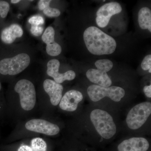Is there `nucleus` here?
Returning a JSON list of instances; mask_svg holds the SVG:
<instances>
[{"mask_svg": "<svg viewBox=\"0 0 151 151\" xmlns=\"http://www.w3.org/2000/svg\"><path fill=\"white\" fill-rule=\"evenodd\" d=\"M60 63L57 59L51 60L47 63V73L54 79V81L61 84L66 80L71 81L75 78L76 75L73 70H69L64 73H60Z\"/></svg>", "mask_w": 151, "mask_h": 151, "instance_id": "1a4fd4ad", "label": "nucleus"}, {"mask_svg": "<svg viewBox=\"0 0 151 151\" xmlns=\"http://www.w3.org/2000/svg\"><path fill=\"white\" fill-rule=\"evenodd\" d=\"M27 129L48 136H54L60 132L59 127L56 125L42 119L30 120L25 124Z\"/></svg>", "mask_w": 151, "mask_h": 151, "instance_id": "6e6552de", "label": "nucleus"}, {"mask_svg": "<svg viewBox=\"0 0 151 151\" xmlns=\"http://www.w3.org/2000/svg\"><path fill=\"white\" fill-rule=\"evenodd\" d=\"M86 76L91 82L99 86L108 87L112 85V80L107 73L97 69H89L86 71Z\"/></svg>", "mask_w": 151, "mask_h": 151, "instance_id": "4468645a", "label": "nucleus"}, {"mask_svg": "<svg viewBox=\"0 0 151 151\" xmlns=\"http://www.w3.org/2000/svg\"><path fill=\"white\" fill-rule=\"evenodd\" d=\"M138 22L141 29L151 32V11L149 8L143 7L138 13Z\"/></svg>", "mask_w": 151, "mask_h": 151, "instance_id": "dca6fc26", "label": "nucleus"}, {"mask_svg": "<svg viewBox=\"0 0 151 151\" xmlns=\"http://www.w3.org/2000/svg\"><path fill=\"white\" fill-rule=\"evenodd\" d=\"M51 2L50 0H40L38 4L39 9L40 10H44L47 7L49 6Z\"/></svg>", "mask_w": 151, "mask_h": 151, "instance_id": "b1692460", "label": "nucleus"}, {"mask_svg": "<svg viewBox=\"0 0 151 151\" xmlns=\"http://www.w3.org/2000/svg\"><path fill=\"white\" fill-rule=\"evenodd\" d=\"M143 91L144 93L147 97L149 98L151 97V85H148V86H146L144 87Z\"/></svg>", "mask_w": 151, "mask_h": 151, "instance_id": "393cba45", "label": "nucleus"}, {"mask_svg": "<svg viewBox=\"0 0 151 151\" xmlns=\"http://www.w3.org/2000/svg\"><path fill=\"white\" fill-rule=\"evenodd\" d=\"M87 94L93 102H98L104 97H108L114 102H119L125 96V91L119 86L105 87L93 84L88 87Z\"/></svg>", "mask_w": 151, "mask_h": 151, "instance_id": "39448f33", "label": "nucleus"}, {"mask_svg": "<svg viewBox=\"0 0 151 151\" xmlns=\"http://www.w3.org/2000/svg\"><path fill=\"white\" fill-rule=\"evenodd\" d=\"M150 145L143 137H133L125 140L118 145L119 151H147Z\"/></svg>", "mask_w": 151, "mask_h": 151, "instance_id": "9b49d317", "label": "nucleus"}, {"mask_svg": "<svg viewBox=\"0 0 151 151\" xmlns=\"http://www.w3.org/2000/svg\"><path fill=\"white\" fill-rule=\"evenodd\" d=\"M90 118L97 133L102 137L108 139L116 134V124L108 112L101 109H95L91 112Z\"/></svg>", "mask_w": 151, "mask_h": 151, "instance_id": "f03ea898", "label": "nucleus"}, {"mask_svg": "<svg viewBox=\"0 0 151 151\" xmlns=\"http://www.w3.org/2000/svg\"><path fill=\"white\" fill-rule=\"evenodd\" d=\"M151 113L150 102H144L135 105L127 115L126 119L127 126L131 129H138L145 124Z\"/></svg>", "mask_w": 151, "mask_h": 151, "instance_id": "423d86ee", "label": "nucleus"}, {"mask_svg": "<svg viewBox=\"0 0 151 151\" xmlns=\"http://www.w3.org/2000/svg\"><path fill=\"white\" fill-rule=\"evenodd\" d=\"M95 65L97 70L107 73L112 69L113 64L110 60L100 59L95 62Z\"/></svg>", "mask_w": 151, "mask_h": 151, "instance_id": "a211bd4d", "label": "nucleus"}, {"mask_svg": "<svg viewBox=\"0 0 151 151\" xmlns=\"http://www.w3.org/2000/svg\"><path fill=\"white\" fill-rule=\"evenodd\" d=\"M10 9L9 4L5 1H0V16L5 18Z\"/></svg>", "mask_w": 151, "mask_h": 151, "instance_id": "6ab92c4d", "label": "nucleus"}, {"mask_svg": "<svg viewBox=\"0 0 151 151\" xmlns=\"http://www.w3.org/2000/svg\"><path fill=\"white\" fill-rule=\"evenodd\" d=\"M47 145L46 142L41 138L33 139L30 146L22 145L17 151H47Z\"/></svg>", "mask_w": 151, "mask_h": 151, "instance_id": "f3484780", "label": "nucleus"}, {"mask_svg": "<svg viewBox=\"0 0 151 151\" xmlns=\"http://www.w3.org/2000/svg\"><path fill=\"white\" fill-rule=\"evenodd\" d=\"M29 23L32 25L41 26L44 24V19L40 15H35L30 18Z\"/></svg>", "mask_w": 151, "mask_h": 151, "instance_id": "412c9836", "label": "nucleus"}, {"mask_svg": "<svg viewBox=\"0 0 151 151\" xmlns=\"http://www.w3.org/2000/svg\"><path fill=\"white\" fill-rule=\"evenodd\" d=\"M20 1V0H12L11 2L12 4H17V3L19 2Z\"/></svg>", "mask_w": 151, "mask_h": 151, "instance_id": "a878e982", "label": "nucleus"}, {"mask_svg": "<svg viewBox=\"0 0 151 151\" xmlns=\"http://www.w3.org/2000/svg\"><path fill=\"white\" fill-rule=\"evenodd\" d=\"M14 90L19 94L22 108L26 111L32 110L36 102L35 87L32 82L26 79L20 80L16 84Z\"/></svg>", "mask_w": 151, "mask_h": 151, "instance_id": "20e7f679", "label": "nucleus"}, {"mask_svg": "<svg viewBox=\"0 0 151 151\" xmlns=\"http://www.w3.org/2000/svg\"><path fill=\"white\" fill-rule=\"evenodd\" d=\"M55 30L51 26L48 27L45 31L42 37L43 42L46 44V52L49 55L56 56L62 52L59 44L55 42Z\"/></svg>", "mask_w": 151, "mask_h": 151, "instance_id": "f8f14e48", "label": "nucleus"}, {"mask_svg": "<svg viewBox=\"0 0 151 151\" xmlns=\"http://www.w3.org/2000/svg\"><path fill=\"white\" fill-rule=\"evenodd\" d=\"M83 94L76 90H70L65 93L60 102V108L63 111L73 112L78 108V103L83 100Z\"/></svg>", "mask_w": 151, "mask_h": 151, "instance_id": "9d476101", "label": "nucleus"}, {"mask_svg": "<svg viewBox=\"0 0 151 151\" xmlns=\"http://www.w3.org/2000/svg\"><path fill=\"white\" fill-rule=\"evenodd\" d=\"M103 2H105V1H103Z\"/></svg>", "mask_w": 151, "mask_h": 151, "instance_id": "cd10ccee", "label": "nucleus"}, {"mask_svg": "<svg viewBox=\"0 0 151 151\" xmlns=\"http://www.w3.org/2000/svg\"><path fill=\"white\" fill-rule=\"evenodd\" d=\"M43 11V13L46 16L50 17H59L60 14V12L59 10L56 8L50 7L48 6Z\"/></svg>", "mask_w": 151, "mask_h": 151, "instance_id": "aec40b11", "label": "nucleus"}, {"mask_svg": "<svg viewBox=\"0 0 151 151\" xmlns=\"http://www.w3.org/2000/svg\"><path fill=\"white\" fill-rule=\"evenodd\" d=\"M30 58L26 53H22L11 58L0 61V73L14 76L21 73L29 65Z\"/></svg>", "mask_w": 151, "mask_h": 151, "instance_id": "7ed1b4c3", "label": "nucleus"}, {"mask_svg": "<svg viewBox=\"0 0 151 151\" xmlns=\"http://www.w3.org/2000/svg\"><path fill=\"white\" fill-rule=\"evenodd\" d=\"M83 38L88 51L94 55L112 54L117 46L116 40L113 37L96 27L86 28L83 34Z\"/></svg>", "mask_w": 151, "mask_h": 151, "instance_id": "f257e3e1", "label": "nucleus"}, {"mask_svg": "<svg viewBox=\"0 0 151 151\" xmlns=\"http://www.w3.org/2000/svg\"><path fill=\"white\" fill-rule=\"evenodd\" d=\"M122 8L119 3L111 2L101 6L96 13V22L99 27H106L114 15L120 13Z\"/></svg>", "mask_w": 151, "mask_h": 151, "instance_id": "0eeeda50", "label": "nucleus"}, {"mask_svg": "<svg viewBox=\"0 0 151 151\" xmlns=\"http://www.w3.org/2000/svg\"><path fill=\"white\" fill-rule=\"evenodd\" d=\"M43 88L50 98L52 105L56 106L62 97L63 87L60 84L51 79H47L43 83Z\"/></svg>", "mask_w": 151, "mask_h": 151, "instance_id": "ddd939ff", "label": "nucleus"}, {"mask_svg": "<svg viewBox=\"0 0 151 151\" xmlns=\"http://www.w3.org/2000/svg\"><path fill=\"white\" fill-rule=\"evenodd\" d=\"M141 67L144 70H148L151 73V55H148L145 57L141 64Z\"/></svg>", "mask_w": 151, "mask_h": 151, "instance_id": "4be33fe9", "label": "nucleus"}, {"mask_svg": "<svg viewBox=\"0 0 151 151\" xmlns=\"http://www.w3.org/2000/svg\"><path fill=\"white\" fill-rule=\"evenodd\" d=\"M23 34V31L19 25L12 24L3 30L1 38L4 43L10 44L14 42L17 38L22 37Z\"/></svg>", "mask_w": 151, "mask_h": 151, "instance_id": "2eb2a0df", "label": "nucleus"}, {"mask_svg": "<svg viewBox=\"0 0 151 151\" xmlns=\"http://www.w3.org/2000/svg\"><path fill=\"white\" fill-rule=\"evenodd\" d=\"M1 82H0V90H1Z\"/></svg>", "mask_w": 151, "mask_h": 151, "instance_id": "bb28decb", "label": "nucleus"}, {"mask_svg": "<svg viewBox=\"0 0 151 151\" xmlns=\"http://www.w3.org/2000/svg\"><path fill=\"white\" fill-rule=\"evenodd\" d=\"M43 30V28L41 26L32 25L30 32L33 35L35 36H39L42 33Z\"/></svg>", "mask_w": 151, "mask_h": 151, "instance_id": "5701e85b", "label": "nucleus"}]
</instances>
